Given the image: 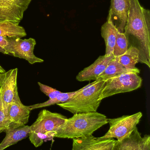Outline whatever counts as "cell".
Returning a JSON list of instances; mask_svg holds the SVG:
<instances>
[{
  "mask_svg": "<svg viewBox=\"0 0 150 150\" xmlns=\"http://www.w3.org/2000/svg\"><path fill=\"white\" fill-rule=\"evenodd\" d=\"M117 58L119 62L127 69L140 72L136 67V65L139 62V52L137 48L129 47L124 54Z\"/></svg>",
  "mask_w": 150,
  "mask_h": 150,
  "instance_id": "ac0fdd59",
  "label": "cell"
},
{
  "mask_svg": "<svg viewBox=\"0 0 150 150\" xmlns=\"http://www.w3.org/2000/svg\"><path fill=\"white\" fill-rule=\"evenodd\" d=\"M31 1L0 0V22L9 21L19 24Z\"/></svg>",
  "mask_w": 150,
  "mask_h": 150,
  "instance_id": "ba28073f",
  "label": "cell"
},
{
  "mask_svg": "<svg viewBox=\"0 0 150 150\" xmlns=\"http://www.w3.org/2000/svg\"><path fill=\"white\" fill-rule=\"evenodd\" d=\"M6 72L5 70L3 68L1 67V66L0 65V74H4V73Z\"/></svg>",
  "mask_w": 150,
  "mask_h": 150,
  "instance_id": "d4e9b609",
  "label": "cell"
},
{
  "mask_svg": "<svg viewBox=\"0 0 150 150\" xmlns=\"http://www.w3.org/2000/svg\"><path fill=\"white\" fill-rule=\"evenodd\" d=\"M82 88L79 89L75 91L71 92L68 93H61L56 98L53 99H49L45 102H43L40 104H35L30 106L31 110L37 108H41L53 105L55 104H58L59 103H63L68 101L72 97H74L75 94L78 93L82 90Z\"/></svg>",
  "mask_w": 150,
  "mask_h": 150,
  "instance_id": "ffe728a7",
  "label": "cell"
},
{
  "mask_svg": "<svg viewBox=\"0 0 150 150\" xmlns=\"http://www.w3.org/2000/svg\"><path fill=\"white\" fill-rule=\"evenodd\" d=\"M108 123V118L98 112L74 114L55 132V137L75 139L92 134Z\"/></svg>",
  "mask_w": 150,
  "mask_h": 150,
  "instance_id": "7a4b0ae2",
  "label": "cell"
},
{
  "mask_svg": "<svg viewBox=\"0 0 150 150\" xmlns=\"http://www.w3.org/2000/svg\"><path fill=\"white\" fill-rule=\"evenodd\" d=\"M142 79L134 72H129L109 79L102 90L100 99L118 93L128 92L136 90L141 86Z\"/></svg>",
  "mask_w": 150,
  "mask_h": 150,
  "instance_id": "5b68a950",
  "label": "cell"
},
{
  "mask_svg": "<svg viewBox=\"0 0 150 150\" xmlns=\"http://www.w3.org/2000/svg\"><path fill=\"white\" fill-rule=\"evenodd\" d=\"M116 140H100L92 134L73 139L72 150H113Z\"/></svg>",
  "mask_w": 150,
  "mask_h": 150,
  "instance_id": "30bf717a",
  "label": "cell"
},
{
  "mask_svg": "<svg viewBox=\"0 0 150 150\" xmlns=\"http://www.w3.org/2000/svg\"><path fill=\"white\" fill-rule=\"evenodd\" d=\"M9 45L5 49V54L25 59L31 64L41 63L42 59L36 57L33 53L36 41L34 39H21L18 38H9Z\"/></svg>",
  "mask_w": 150,
  "mask_h": 150,
  "instance_id": "52a82bcc",
  "label": "cell"
},
{
  "mask_svg": "<svg viewBox=\"0 0 150 150\" xmlns=\"http://www.w3.org/2000/svg\"><path fill=\"white\" fill-rule=\"evenodd\" d=\"M128 0H111L109 11L115 27L119 32L124 33L127 18Z\"/></svg>",
  "mask_w": 150,
  "mask_h": 150,
  "instance_id": "5bb4252c",
  "label": "cell"
},
{
  "mask_svg": "<svg viewBox=\"0 0 150 150\" xmlns=\"http://www.w3.org/2000/svg\"><path fill=\"white\" fill-rule=\"evenodd\" d=\"M26 36L24 28L9 21L0 22V36L21 38Z\"/></svg>",
  "mask_w": 150,
  "mask_h": 150,
  "instance_id": "d6986e66",
  "label": "cell"
},
{
  "mask_svg": "<svg viewBox=\"0 0 150 150\" xmlns=\"http://www.w3.org/2000/svg\"><path fill=\"white\" fill-rule=\"evenodd\" d=\"M17 75V68L0 74V92L7 118L10 107L16 94L18 93Z\"/></svg>",
  "mask_w": 150,
  "mask_h": 150,
  "instance_id": "9c48e42d",
  "label": "cell"
},
{
  "mask_svg": "<svg viewBox=\"0 0 150 150\" xmlns=\"http://www.w3.org/2000/svg\"><path fill=\"white\" fill-rule=\"evenodd\" d=\"M4 132L6 136L0 144V150H4L25 139L31 133L30 126L26 125H10Z\"/></svg>",
  "mask_w": 150,
  "mask_h": 150,
  "instance_id": "9a60e30c",
  "label": "cell"
},
{
  "mask_svg": "<svg viewBox=\"0 0 150 150\" xmlns=\"http://www.w3.org/2000/svg\"><path fill=\"white\" fill-rule=\"evenodd\" d=\"M143 114L138 112L132 115H123L114 119H108L110 124L109 130L101 137H97L100 140L116 138L118 142L130 135L136 128L140 122Z\"/></svg>",
  "mask_w": 150,
  "mask_h": 150,
  "instance_id": "8992f818",
  "label": "cell"
},
{
  "mask_svg": "<svg viewBox=\"0 0 150 150\" xmlns=\"http://www.w3.org/2000/svg\"><path fill=\"white\" fill-rule=\"evenodd\" d=\"M67 119L60 114L43 109L40 112L36 121L30 126V141L37 148L44 142L53 140L55 137L56 130Z\"/></svg>",
  "mask_w": 150,
  "mask_h": 150,
  "instance_id": "277c9868",
  "label": "cell"
},
{
  "mask_svg": "<svg viewBox=\"0 0 150 150\" xmlns=\"http://www.w3.org/2000/svg\"><path fill=\"white\" fill-rule=\"evenodd\" d=\"M9 125L8 118L5 113L1 94L0 92V130L4 132Z\"/></svg>",
  "mask_w": 150,
  "mask_h": 150,
  "instance_id": "7402d4cb",
  "label": "cell"
},
{
  "mask_svg": "<svg viewBox=\"0 0 150 150\" xmlns=\"http://www.w3.org/2000/svg\"><path fill=\"white\" fill-rule=\"evenodd\" d=\"M31 111L30 106L24 105L20 100L18 93H17L10 107L8 113L9 126L26 125L29 121Z\"/></svg>",
  "mask_w": 150,
  "mask_h": 150,
  "instance_id": "4fadbf2b",
  "label": "cell"
},
{
  "mask_svg": "<svg viewBox=\"0 0 150 150\" xmlns=\"http://www.w3.org/2000/svg\"><path fill=\"white\" fill-rule=\"evenodd\" d=\"M38 84L39 86L41 91L49 97V99H53L55 98L61 93L56 89L52 88L48 86L43 84L40 82H38Z\"/></svg>",
  "mask_w": 150,
  "mask_h": 150,
  "instance_id": "603a6c76",
  "label": "cell"
},
{
  "mask_svg": "<svg viewBox=\"0 0 150 150\" xmlns=\"http://www.w3.org/2000/svg\"><path fill=\"white\" fill-rule=\"evenodd\" d=\"M105 83V80L97 79L68 101L57 105L73 114L97 112L102 101L100 96Z\"/></svg>",
  "mask_w": 150,
  "mask_h": 150,
  "instance_id": "3957f363",
  "label": "cell"
},
{
  "mask_svg": "<svg viewBox=\"0 0 150 150\" xmlns=\"http://www.w3.org/2000/svg\"><path fill=\"white\" fill-rule=\"evenodd\" d=\"M129 8L124 33L128 47H134L139 52V62L150 68V11L139 0H128Z\"/></svg>",
  "mask_w": 150,
  "mask_h": 150,
  "instance_id": "6da1fadb",
  "label": "cell"
},
{
  "mask_svg": "<svg viewBox=\"0 0 150 150\" xmlns=\"http://www.w3.org/2000/svg\"><path fill=\"white\" fill-rule=\"evenodd\" d=\"M113 150H150V136H142L136 127L122 141H116Z\"/></svg>",
  "mask_w": 150,
  "mask_h": 150,
  "instance_id": "8fae6325",
  "label": "cell"
},
{
  "mask_svg": "<svg viewBox=\"0 0 150 150\" xmlns=\"http://www.w3.org/2000/svg\"><path fill=\"white\" fill-rule=\"evenodd\" d=\"M128 48L127 40L124 33L119 32L116 37L113 54L114 57H118L124 54Z\"/></svg>",
  "mask_w": 150,
  "mask_h": 150,
  "instance_id": "44dd1931",
  "label": "cell"
},
{
  "mask_svg": "<svg viewBox=\"0 0 150 150\" xmlns=\"http://www.w3.org/2000/svg\"><path fill=\"white\" fill-rule=\"evenodd\" d=\"M119 32L113 22L112 15L109 11L107 21L101 28V36L105 43L106 52L105 55L106 56L113 54L116 37Z\"/></svg>",
  "mask_w": 150,
  "mask_h": 150,
  "instance_id": "2e32d148",
  "label": "cell"
},
{
  "mask_svg": "<svg viewBox=\"0 0 150 150\" xmlns=\"http://www.w3.org/2000/svg\"><path fill=\"white\" fill-rule=\"evenodd\" d=\"M9 43L8 37L0 36V52L5 54V49Z\"/></svg>",
  "mask_w": 150,
  "mask_h": 150,
  "instance_id": "cb8c5ba5",
  "label": "cell"
},
{
  "mask_svg": "<svg viewBox=\"0 0 150 150\" xmlns=\"http://www.w3.org/2000/svg\"><path fill=\"white\" fill-rule=\"evenodd\" d=\"M114 58L113 54L109 56L105 55L99 56L93 64L79 72L76 79L80 82L96 81L105 69L109 62Z\"/></svg>",
  "mask_w": 150,
  "mask_h": 150,
  "instance_id": "7c38bea8",
  "label": "cell"
},
{
  "mask_svg": "<svg viewBox=\"0 0 150 150\" xmlns=\"http://www.w3.org/2000/svg\"><path fill=\"white\" fill-rule=\"evenodd\" d=\"M129 72H134L138 74L140 73L127 69L119 62L117 57H115L109 62L105 69L100 74L97 79L106 81L109 79Z\"/></svg>",
  "mask_w": 150,
  "mask_h": 150,
  "instance_id": "e0dca14e",
  "label": "cell"
},
{
  "mask_svg": "<svg viewBox=\"0 0 150 150\" xmlns=\"http://www.w3.org/2000/svg\"><path fill=\"white\" fill-rule=\"evenodd\" d=\"M1 130H0V133H1Z\"/></svg>",
  "mask_w": 150,
  "mask_h": 150,
  "instance_id": "484cf974",
  "label": "cell"
}]
</instances>
